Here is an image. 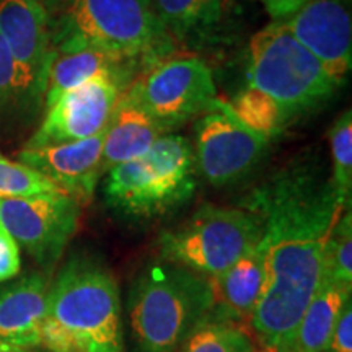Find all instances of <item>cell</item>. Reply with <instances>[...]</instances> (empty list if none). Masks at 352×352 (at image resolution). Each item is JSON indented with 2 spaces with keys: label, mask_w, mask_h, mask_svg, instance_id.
Here are the masks:
<instances>
[{
  "label": "cell",
  "mask_w": 352,
  "mask_h": 352,
  "mask_svg": "<svg viewBox=\"0 0 352 352\" xmlns=\"http://www.w3.org/2000/svg\"><path fill=\"white\" fill-rule=\"evenodd\" d=\"M346 204L329 179L307 165L289 166L254 188L243 209L263 226V289L250 324L264 347L287 349L318 290L324 248Z\"/></svg>",
  "instance_id": "cell-1"
},
{
  "label": "cell",
  "mask_w": 352,
  "mask_h": 352,
  "mask_svg": "<svg viewBox=\"0 0 352 352\" xmlns=\"http://www.w3.org/2000/svg\"><path fill=\"white\" fill-rule=\"evenodd\" d=\"M41 346L50 352H124L120 285L98 258L72 256L51 280Z\"/></svg>",
  "instance_id": "cell-2"
},
{
  "label": "cell",
  "mask_w": 352,
  "mask_h": 352,
  "mask_svg": "<svg viewBox=\"0 0 352 352\" xmlns=\"http://www.w3.org/2000/svg\"><path fill=\"white\" fill-rule=\"evenodd\" d=\"M51 50L88 44L138 63L145 72L173 56L175 41L158 21L152 0H44Z\"/></svg>",
  "instance_id": "cell-3"
},
{
  "label": "cell",
  "mask_w": 352,
  "mask_h": 352,
  "mask_svg": "<svg viewBox=\"0 0 352 352\" xmlns=\"http://www.w3.org/2000/svg\"><path fill=\"white\" fill-rule=\"evenodd\" d=\"M212 308L209 277L166 261L148 264L127 298L132 352H178Z\"/></svg>",
  "instance_id": "cell-4"
},
{
  "label": "cell",
  "mask_w": 352,
  "mask_h": 352,
  "mask_svg": "<svg viewBox=\"0 0 352 352\" xmlns=\"http://www.w3.org/2000/svg\"><path fill=\"white\" fill-rule=\"evenodd\" d=\"M192 144L184 135H162L144 155L107 173L103 197L109 209L132 220L173 212L196 191Z\"/></svg>",
  "instance_id": "cell-5"
},
{
  "label": "cell",
  "mask_w": 352,
  "mask_h": 352,
  "mask_svg": "<svg viewBox=\"0 0 352 352\" xmlns=\"http://www.w3.org/2000/svg\"><path fill=\"white\" fill-rule=\"evenodd\" d=\"M246 77L250 87L270 95L294 118L320 108L340 87L284 20L272 21L252 38Z\"/></svg>",
  "instance_id": "cell-6"
},
{
  "label": "cell",
  "mask_w": 352,
  "mask_h": 352,
  "mask_svg": "<svg viewBox=\"0 0 352 352\" xmlns=\"http://www.w3.org/2000/svg\"><path fill=\"white\" fill-rule=\"evenodd\" d=\"M258 215L243 208L206 204L158 236V258L204 277H215L261 240Z\"/></svg>",
  "instance_id": "cell-7"
},
{
  "label": "cell",
  "mask_w": 352,
  "mask_h": 352,
  "mask_svg": "<svg viewBox=\"0 0 352 352\" xmlns=\"http://www.w3.org/2000/svg\"><path fill=\"white\" fill-rule=\"evenodd\" d=\"M166 134L210 111L217 88L209 65L197 56H170L152 65L124 91Z\"/></svg>",
  "instance_id": "cell-8"
},
{
  "label": "cell",
  "mask_w": 352,
  "mask_h": 352,
  "mask_svg": "<svg viewBox=\"0 0 352 352\" xmlns=\"http://www.w3.org/2000/svg\"><path fill=\"white\" fill-rule=\"evenodd\" d=\"M82 206L65 192L0 199V223L51 276L76 235Z\"/></svg>",
  "instance_id": "cell-9"
},
{
  "label": "cell",
  "mask_w": 352,
  "mask_h": 352,
  "mask_svg": "<svg viewBox=\"0 0 352 352\" xmlns=\"http://www.w3.org/2000/svg\"><path fill=\"white\" fill-rule=\"evenodd\" d=\"M267 140L236 120L227 101L217 100L195 126L196 171L214 186L239 182L266 151Z\"/></svg>",
  "instance_id": "cell-10"
},
{
  "label": "cell",
  "mask_w": 352,
  "mask_h": 352,
  "mask_svg": "<svg viewBox=\"0 0 352 352\" xmlns=\"http://www.w3.org/2000/svg\"><path fill=\"white\" fill-rule=\"evenodd\" d=\"M124 91L121 85L104 77L72 88L47 108L41 124L23 148L34 151L101 134L107 131Z\"/></svg>",
  "instance_id": "cell-11"
},
{
  "label": "cell",
  "mask_w": 352,
  "mask_h": 352,
  "mask_svg": "<svg viewBox=\"0 0 352 352\" xmlns=\"http://www.w3.org/2000/svg\"><path fill=\"white\" fill-rule=\"evenodd\" d=\"M0 36L23 77L30 101L39 107L51 54L50 13L44 0H0Z\"/></svg>",
  "instance_id": "cell-12"
},
{
  "label": "cell",
  "mask_w": 352,
  "mask_h": 352,
  "mask_svg": "<svg viewBox=\"0 0 352 352\" xmlns=\"http://www.w3.org/2000/svg\"><path fill=\"white\" fill-rule=\"evenodd\" d=\"M284 21L298 43L320 60L331 80L341 85L352 64V25L347 0H308Z\"/></svg>",
  "instance_id": "cell-13"
},
{
  "label": "cell",
  "mask_w": 352,
  "mask_h": 352,
  "mask_svg": "<svg viewBox=\"0 0 352 352\" xmlns=\"http://www.w3.org/2000/svg\"><path fill=\"white\" fill-rule=\"evenodd\" d=\"M104 132L77 142L57 144L50 147L19 153L20 164L41 173L44 178L76 199L80 206L90 204L101 178V151Z\"/></svg>",
  "instance_id": "cell-14"
},
{
  "label": "cell",
  "mask_w": 352,
  "mask_h": 352,
  "mask_svg": "<svg viewBox=\"0 0 352 352\" xmlns=\"http://www.w3.org/2000/svg\"><path fill=\"white\" fill-rule=\"evenodd\" d=\"M144 70L134 60L114 56L88 44H67L51 50L44 85V107L50 108L60 95L95 78H111L124 90Z\"/></svg>",
  "instance_id": "cell-15"
},
{
  "label": "cell",
  "mask_w": 352,
  "mask_h": 352,
  "mask_svg": "<svg viewBox=\"0 0 352 352\" xmlns=\"http://www.w3.org/2000/svg\"><path fill=\"white\" fill-rule=\"evenodd\" d=\"M50 284L43 271L0 284V341L30 351L41 346Z\"/></svg>",
  "instance_id": "cell-16"
},
{
  "label": "cell",
  "mask_w": 352,
  "mask_h": 352,
  "mask_svg": "<svg viewBox=\"0 0 352 352\" xmlns=\"http://www.w3.org/2000/svg\"><path fill=\"white\" fill-rule=\"evenodd\" d=\"M166 132L139 104L121 96L104 131L101 151V176L109 170L144 155Z\"/></svg>",
  "instance_id": "cell-17"
},
{
  "label": "cell",
  "mask_w": 352,
  "mask_h": 352,
  "mask_svg": "<svg viewBox=\"0 0 352 352\" xmlns=\"http://www.w3.org/2000/svg\"><path fill=\"white\" fill-rule=\"evenodd\" d=\"M263 279V252L258 243L227 271L209 279L214 294V314L233 323L250 321L261 296Z\"/></svg>",
  "instance_id": "cell-18"
},
{
  "label": "cell",
  "mask_w": 352,
  "mask_h": 352,
  "mask_svg": "<svg viewBox=\"0 0 352 352\" xmlns=\"http://www.w3.org/2000/svg\"><path fill=\"white\" fill-rule=\"evenodd\" d=\"M351 287L323 276L318 290L298 321L284 352H321L336 328L338 320L351 303Z\"/></svg>",
  "instance_id": "cell-19"
},
{
  "label": "cell",
  "mask_w": 352,
  "mask_h": 352,
  "mask_svg": "<svg viewBox=\"0 0 352 352\" xmlns=\"http://www.w3.org/2000/svg\"><path fill=\"white\" fill-rule=\"evenodd\" d=\"M153 12L176 43H202L222 23L228 0H152Z\"/></svg>",
  "instance_id": "cell-20"
},
{
  "label": "cell",
  "mask_w": 352,
  "mask_h": 352,
  "mask_svg": "<svg viewBox=\"0 0 352 352\" xmlns=\"http://www.w3.org/2000/svg\"><path fill=\"white\" fill-rule=\"evenodd\" d=\"M228 107L241 124L256 132L267 142L277 138L290 122L296 120L283 104L250 85L233 96L228 101Z\"/></svg>",
  "instance_id": "cell-21"
},
{
  "label": "cell",
  "mask_w": 352,
  "mask_h": 352,
  "mask_svg": "<svg viewBox=\"0 0 352 352\" xmlns=\"http://www.w3.org/2000/svg\"><path fill=\"white\" fill-rule=\"evenodd\" d=\"M178 352H258L252 338L239 324L214 311L184 341Z\"/></svg>",
  "instance_id": "cell-22"
},
{
  "label": "cell",
  "mask_w": 352,
  "mask_h": 352,
  "mask_svg": "<svg viewBox=\"0 0 352 352\" xmlns=\"http://www.w3.org/2000/svg\"><path fill=\"white\" fill-rule=\"evenodd\" d=\"M323 276L352 289V215L344 209L329 233L324 248Z\"/></svg>",
  "instance_id": "cell-23"
},
{
  "label": "cell",
  "mask_w": 352,
  "mask_h": 352,
  "mask_svg": "<svg viewBox=\"0 0 352 352\" xmlns=\"http://www.w3.org/2000/svg\"><path fill=\"white\" fill-rule=\"evenodd\" d=\"M333 173L329 183L342 202H351L352 189V114H341L329 131Z\"/></svg>",
  "instance_id": "cell-24"
},
{
  "label": "cell",
  "mask_w": 352,
  "mask_h": 352,
  "mask_svg": "<svg viewBox=\"0 0 352 352\" xmlns=\"http://www.w3.org/2000/svg\"><path fill=\"white\" fill-rule=\"evenodd\" d=\"M63 192L50 179L20 162L0 155V199Z\"/></svg>",
  "instance_id": "cell-25"
},
{
  "label": "cell",
  "mask_w": 352,
  "mask_h": 352,
  "mask_svg": "<svg viewBox=\"0 0 352 352\" xmlns=\"http://www.w3.org/2000/svg\"><path fill=\"white\" fill-rule=\"evenodd\" d=\"M13 104L33 107L28 91H26L23 77H21L6 41L0 36V111L13 107Z\"/></svg>",
  "instance_id": "cell-26"
},
{
  "label": "cell",
  "mask_w": 352,
  "mask_h": 352,
  "mask_svg": "<svg viewBox=\"0 0 352 352\" xmlns=\"http://www.w3.org/2000/svg\"><path fill=\"white\" fill-rule=\"evenodd\" d=\"M21 271L20 246L0 223V284L15 279Z\"/></svg>",
  "instance_id": "cell-27"
},
{
  "label": "cell",
  "mask_w": 352,
  "mask_h": 352,
  "mask_svg": "<svg viewBox=\"0 0 352 352\" xmlns=\"http://www.w3.org/2000/svg\"><path fill=\"white\" fill-rule=\"evenodd\" d=\"M321 352H352V302L341 314L336 328Z\"/></svg>",
  "instance_id": "cell-28"
},
{
  "label": "cell",
  "mask_w": 352,
  "mask_h": 352,
  "mask_svg": "<svg viewBox=\"0 0 352 352\" xmlns=\"http://www.w3.org/2000/svg\"><path fill=\"white\" fill-rule=\"evenodd\" d=\"M264 10L270 13L272 20H285L294 15L298 8L305 6L308 0H259Z\"/></svg>",
  "instance_id": "cell-29"
},
{
  "label": "cell",
  "mask_w": 352,
  "mask_h": 352,
  "mask_svg": "<svg viewBox=\"0 0 352 352\" xmlns=\"http://www.w3.org/2000/svg\"><path fill=\"white\" fill-rule=\"evenodd\" d=\"M0 352H32L30 349H21V347H15L10 344H6V342L0 341Z\"/></svg>",
  "instance_id": "cell-30"
},
{
  "label": "cell",
  "mask_w": 352,
  "mask_h": 352,
  "mask_svg": "<svg viewBox=\"0 0 352 352\" xmlns=\"http://www.w3.org/2000/svg\"><path fill=\"white\" fill-rule=\"evenodd\" d=\"M0 155H2V153H0Z\"/></svg>",
  "instance_id": "cell-31"
}]
</instances>
